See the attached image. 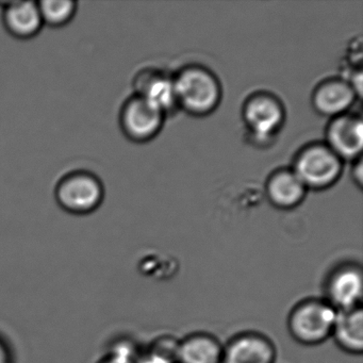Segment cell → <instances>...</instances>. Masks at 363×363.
I'll list each match as a JSON object with an SVG mask.
<instances>
[{"instance_id": "4fadbf2b", "label": "cell", "mask_w": 363, "mask_h": 363, "mask_svg": "<svg viewBox=\"0 0 363 363\" xmlns=\"http://www.w3.org/2000/svg\"><path fill=\"white\" fill-rule=\"evenodd\" d=\"M4 24L18 39H31L43 27L39 6L35 1H7L3 4Z\"/></svg>"}, {"instance_id": "44dd1931", "label": "cell", "mask_w": 363, "mask_h": 363, "mask_svg": "<svg viewBox=\"0 0 363 363\" xmlns=\"http://www.w3.org/2000/svg\"><path fill=\"white\" fill-rule=\"evenodd\" d=\"M0 363H12L11 352L1 339H0Z\"/></svg>"}, {"instance_id": "ba28073f", "label": "cell", "mask_w": 363, "mask_h": 363, "mask_svg": "<svg viewBox=\"0 0 363 363\" xmlns=\"http://www.w3.org/2000/svg\"><path fill=\"white\" fill-rule=\"evenodd\" d=\"M328 147L343 161H354L361 156L363 125L360 114L347 113L331 118L326 129Z\"/></svg>"}, {"instance_id": "30bf717a", "label": "cell", "mask_w": 363, "mask_h": 363, "mask_svg": "<svg viewBox=\"0 0 363 363\" xmlns=\"http://www.w3.org/2000/svg\"><path fill=\"white\" fill-rule=\"evenodd\" d=\"M356 91L348 80L331 78L320 82L312 94V105L316 112L333 118L347 113L357 99Z\"/></svg>"}, {"instance_id": "8992f818", "label": "cell", "mask_w": 363, "mask_h": 363, "mask_svg": "<svg viewBox=\"0 0 363 363\" xmlns=\"http://www.w3.org/2000/svg\"><path fill=\"white\" fill-rule=\"evenodd\" d=\"M323 298L337 312L362 307L363 272L357 263H344L330 272Z\"/></svg>"}, {"instance_id": "6da1fadb", "label": "cell", "mask_w": 363, "mask_h": 363, "mask_svg": "<svg viewBox=\"0 0 363 363\" xmlns=\"http://www.w3.org/2000/svg\"><path fill=\"white\" fill-rule=\"evenodd\" d=\"M173 80L178 108L191 116H209L222 101V84L218 76L203 65H186Z\"/></svg>"}, {"instance_id": "52a82bcc", "label": "cell", "mask_w": 363, "mask_h": 363, "mask_svg": "<svg viewBox=\"0 0 363 363\" xmlns=\"http://www.w3.org/2000/svg\"><path fill=\"white\" fill-rule=\"evenodd\" d=\"M167 116L158 108L135 94L125 101L121 111V127L125 135L138 143L150 141L159 135Z\"/></svg>"}, {"instance_id": "ffe728a7", "label": "cell", "mask_w": 363, "mask_h": 363, "mask_svg": "<svg viewBox=\"0 0 363 363\" xmlns=\"http://www.w3.org/2000/svg\"><path fill=\"white\" fill-rule=\"evenodd\" d=\"M137 363H172L169 361L164 360L160 357L155 356V354L146 352V354H141Z\"/></svg>"}, {"instance_id": "9c48e42d", "label": "cell", "mask_w": 363, "mask_h": 363, "mask_svg": "<svg viewBox=\"0 0 363 363\" xmlns=\"http://www.w3.org/2000/svg\"><path fill=\"white\" fill-rule=\"evenodd\" d=\"M275 344L256 331H246L231 337L224 345L223 363H275Z\"/></svg>"}, {"instance_id": "3957f363", "label": "cell", "mask_w": 363, "mask_h": 363, "mask_svg": "<svg viewBox=\"0 0 363 363\" xmlns=\"http://www.w3.org/2000/svg\"><path fill=\"white\" fill-rule=\"evenodd\" d=\"M337 312L324 298H308L293 307L288 316L291 337L301 345L315 346L330 339Z\"/></svg>"}, {"instance_id": "9a60e30c", "label": "cell", "mask_w": 363, "mask_h": 363, "mask_svg": "<svg viewBox=\"0 0 363 363\" xmlns=\"http://www.w3.org/2000/svg\"><path fill=\"white\" fill-rule=\"evenodd\" d=\"M331 337L343 352L350 354H362V307L348 310V311L337 312Z\"/></svg>"}, {"instance_id": "2e32d148", "label": "cell", "mask_w": 363, "mask_h": 363, "mask_svg": "<svg viewBox=\"0 0 363 363\" xmlns=\"http://www.w3.org/2000/svg\"><path fill=\"white\" fill-rule=\"evenodd\" d=\"M38 6L43 24L56 28L69 24L77 12V3L72 0H44Z\"/></svg>"}, {"instance_id": "8fae6325", "label": "cell", "mask_w": 363, "mask_h": 363, "mask_svg": "<svg viewBox=\"0 0 363 363\" xmlns=\"http://www.w3.org/2000/svg\"><path fill=\"white\" fill-rule=\"evenodd\" d=\"M135 94L150 101L165 116L177 109L173 77L157 71L142 72L135 78Z\"/></svg>"}, {"instance_id": "ac0fdd59", "label": "cell", "mask_w": 363, "mask_h": 363, "mask_svg": "<svg viewBox=\"0 0 363 363\" xmlns=\"http://www.w3.org/2000/svg\"><path fill=\"white\" fill-rule=\"evenodd\" d=\"M178 344H179V340L169 335H164L155 340L147 352L169 362L177 363L176 359H177Z\"/></svg>"}, {"instance_id": "7c38bea8", "label": "cell", "mask_w": 363, "mask_h": 363, "mask_svg": "<svg viewBox=\"0 0 363 363\" xmlns=\"http://www.w3.org/2000/svg\"><path fill=\"white\" fill-rule=\"evenodd\" d=\"M265 192L272 205L278 209L289 210L303 201L307 189L292 169H279L269 176Z\"/></svg>"}, {"instance_id": "5bb4252c", "label": "cell", "mask_w": 363, "mask_h": 363, "mask_svg": "<svg viewBox=\"0 0 363 363\" xmlns=\"http://www.w3.org/2000/svg\"><path fill=\"white\" fill-rule=\"evenodd\" d=\"M224 345L218 337L206 333H195L179 340L177 363H223Z\"/></svg>"}, {"instance_id": "277c9868", "label": "cell", "mask_w": 363, "mask_h": 363, "mask_svg": "<svg viewBox=\"0 0 363 363\" xmlns=\"http://www.w3.org/2000/svg\"><path fill=\"white\" fill-rule=\"evenodd\" d=\"M343 162L326 143L313 142L295 155L292 169L307 190L322 191L340 179Z\"/></svg>"}, {"instance_id": "5b68a950", "label": "cell", "mask_w": 363, "mask_h": 363, "mask_svg": "<svg viewBox=\"0 0 363 363\" xmlns=\"http://www.w3.org/2000/svg\"><path fill=\"white\" fill-rule=\"evenodd\" d=\"M101 180L86 172H76L65 176L56 188L59 205L69 213L84 216L92 213L104 201Z\"/></svg>"}, {"instance_id": "7a4b0ae2", "label": "cell", "mask_w": 363, "mask_h": 363, "mask_svg": "<svg viewBox=\"0 0 363 363\" xmlns=\"http://www.w3.org/2000/svg\"><path fill=\"white\" fill-rule=\"evenodd\" d=\"M246 137L255 147L267 148L275 144L286 122V108L273 93H252L242 108Z\"/></svg>"}, {"instance_id": "e0dca14e", "label": "cell", "mask_w": 363, "mask_h": 363, "mask_svg": "<svg viewBox=\"0 0 363 363\" xmlns=\"http://www.w3.org/2000/svg\"><path fill=\"white\" fill-rule=\"evenodd\" d=\"M141 354L130 341L116 342L97 363H137Z\"/></svg>"}, {"instance_id": "d6986e66", "label": "cell", "mask_w": 363, "mask_h": 363, "mask_svg": "<svg viewBox=\"0 0 363 363\" xmlns=\"http://www.w3.org/2000/svg\"><path fill=\"white\" fill-rule=\"evenodd\" d=\"M354 165L352 169V179L354 180V184L361 188L362 186V178H363V167H362V158L358 157L354 159Z\"/></svg>"}]
</instances>
